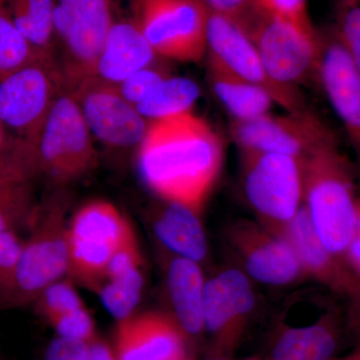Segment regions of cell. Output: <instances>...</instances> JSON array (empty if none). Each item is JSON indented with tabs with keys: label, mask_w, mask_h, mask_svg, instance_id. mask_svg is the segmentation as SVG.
Here are the masks:
<instances>
[{
	"label": "cell",
	"mask_w": 360,
	"mask_h": 360,
	"mask_svg": "<svg viewBox=\"0 0 360 360\" xmlns=\"http://www.w3.org/2000/svg\"><path fill=\"white\" fill-rule=\"evenodd\" d=\"M143 285V272L142 267H139L122 276L104 281L96 290L103 307L118 321L134 314Z\"/></svg>",
	"instance_id": "27"
},
{
	"label": "cell",
	"mask_w": 360,
	"mask_h": 360,
	"mask_svg": "<svg viewBox=\"0 0 360 360\" xmlns=\"http://www.w3.org/2000/svg\"><path fill=\"white\" fill-rule=\"evenodd\" d=\"M39 206L32 180L0 174V231L16 233L27 225L32 227Z\"/></svg>",
	"instance_id": "26"
},
{
	"label": "cell",
	"mask_w": 360,
	"mask_h": 360,
	"mask_svg": "<svg viewBox=\"0 0 360 360\" xmlns=\"http://www.w3.org/2000/svg\"><path fill=\"white\" fill-rule=\"evenodd\" d=\"M113 23L110 0H56L54 32L63 49L60 70L66 89L94 75Z\"/></svg>",
	"instance_id": "9"
},
{
	"label": "cell",
	"mask_w": 360,
	"mask_h": 360,
	"mask_svg": "<svg viewBox=\"0 0 360 360\" xmlns=\"http://www.w3.org/2000/svg\"><path fill=\"white\" fill-rule=\"evenodd\" d=\"M208 11L236 21L245 28L257 13L252 0H202Z\"/></svg>",
	"instance_id": "36"
},
{
	"label": "cell",
	"mask_w": 360,
	"mask_h": 360,
	"mask_svg": "<svg viewBox=\"0 0 360 360\" xmlns=\"http://www.w3.org/2000/svg\"><path fill=\"white\" fill-rule=\"evenodd\" d=\"M208 18L202 0H135L132 21L158 58L194 63L206 56Z\"/></svg>",
	"instance_id": "7"
},
{
	"label": "cell",
	"mask_w": 360,
	"mask_h": 360,
	"mask_svg": "<svg viewBox=\"0 0 360 360\" xmlns=\"http://www.w3.org/2000/svg\"><path fill=\"white\" fill-rule=\"evenodd\" d=\"M207 79L231 120H255L270 113L276 104L269 92L238 77L210 56H207Z\"/></svg>",
	"instance_id": "22"
},
{
	"label": "cell",
	"mask_w": 360,
	"mask_h": 360,
	"mask_svg": "<svg viewBox=\"0 0 360 360\" xmlns=\"http://www.w3.org/2000/svg\"><path fill=\"white\" fill-rule=\"evenodd\" d=\"M290 241L300 258L307 278H311L338 296H342L350 305L360 300V279L340 259L322 245L315 233L304 206L295 219L274 231Z\"/></svg>",
	"instance_id": "18"
},
{
	"label": "cell",
	"mask_w": 360,
	"mask_h": 360,
	"mask_svg": "<svg viewBox=\"0 0 360 360\" xmlns=\"http://www.w3.org/2000/svg\"><path fill=\"white\" fill-rule=\"evenodd\" d=\"M333 32L360 71V0H338Z\"/></svg>",
	"instance_id": "29"
},
{
	"label": "cell",
	"mask_w": 360,
	"mask_h": 360,
	"mask_svg": "<svg viewBox=\"0 0 360 360\" xmlns=\"http://www.w3.org/2000/svg\"><path fill=\"white\" fill-rule=\"evenodd\" d=\"M345 260L350 270L360 279V195L357 203L354 236L347 246Z\"/></svg>",
	"instance_id": "38"
},
{
	"label": "cell",
	"mask_w": 360,
	"mask_h": 360,
	"mask_svg": "<svg viewBox=\"0 0 360 360\" xmlns=\"http://www.w3.org/2000/svg\"><path fill=\"white\" fill-rule=\"evenodd\" d=\"M132 231L131 225L112 203L94 200L82 206L68 221V272L96 290L113 253Z\"/></svg>",
	"instance_id": "8"
},
{
	"label": "cell",
	"mask_w": 360,
	"mask_h": 360,
	"mask_svg": "<svg viewBox=\"0 0 360 360\" xmlns=\"http://www.w3.org/2000/svg\"><path fill=\"white\" fill-rule=\"evenodd\" d=\"M349 323L355 333L360 335V300L349 307Z\"/></svg>",
	"instance_id": "41"
},
{
	"label": "cell",
	"mask_w": 360,
	"mask_h": 360,
	"mask_svg": "<svg viewBox=\"0 0 360 360\" xmlns=\"http://www.w3.org/2000/svg\"><path fill=\"white\" fill-rule=\"evenodd\" d=\"M224 153L219 132L193 110L149 122L137 165L160 200L201 213L221 174Z\"/></svg>",
	"instance_id": "1"
},
{
	"label": "cell",
	"mask_w": 360,
	"mask_h": 360,
	"mask_svg": "<svg viewBox=\"0 0 360 360\" xmlns=\"http://www.w3.org/2000/svg\"><path fill=\"white\" fill-rule=\"evenodd\" d=\"M206 281L200 264L176 257L167 269V288L174 319L191 338L205 335L203 300Z\"/></svg>",
	"instance_id": "21"
},
{
	"label": "cell",
	"mask_w": 360,
	"mask_h": 360,
	"mask_svg": "<svg viewBox=\"0 0 360 360\" xmlns=\"http://www.w3.org/2000/svg\"><path fill=\"white\" fill-rule=\"evenodd\" d=\"M319 39L317 82L360 162V71L333 32H319Z\"/></svg>",
	"instance_id": "17"
},
{
	"label": "cell",
	"mask_w": 360,
	"mask_h": 360,
	"mask_svg": "<svg viewBox=\"0 0 360 360\" xmlns=\"http://www.w3.org/2000/svg\"><path fill=\"white\" fill-rule=\"evenodd\" d=\"M139 267H142L141 253L134 232L132 231L113 253L106 265L103 283L108 279L122 276Z\"/></svg>",
	"instance_id": "35"
},
{
	"label": "cell",
	"mask_w": 360,
	"mask_h": 360,
	"mask_svg": "<svg viewBox=\"0 0 360 360\" xmlns=\"http://www.w3.org/2000/svg\"><path fill=\"white\" fill-rule=\"evenodd\" d=\"M59 338L91 342L97 338L96 323L86 307L60 315L47 321Z\"/></svg>",
	"instance_id": "33"
},
{
	"label": "cell",
	"mask_w": 360,
	"mask_h": 360,
	"mask_svg": "<svg viewBox=\"0 0 360 360\" xmlns=\"http://www.w3.org/2000/svg\"><path fill=\"white\" fill-rule=\"evenodd\" d=\"M262 13L288 21L310 35H316L310 18L307 0H252Z\"/></svg>",
	"instance_id": "31"
},
{
	"label": "cell",
	"mask_w": 360,
	"mask_h": 360,
	"mask_svg": "<svg viewBox=\"0 0 360 360\" xmlns=\"http://www.w3.org/2000/svg\"><path fill=\"white\" fill-rule=\"evenodd\" d=\"M66 89L56 59L44 58L0 78V120L15 139L11 170L28 179L26 165L53 103Z\"/></svg>",
	"instance_id": "3"
},
{
	"label": "cell",
	"mask_w": 360,
	"mask_h": 360,
	"mask_svg": "<svg viewBox=\"0 0 360 360\" xmlns=\"http://www.w3.org/2000/svg\"><path fill=\"white\" fill-rule=\"evenodd\" d=\"M200 96L198 84L191 78L169 77L135 108L148 122L193 111Z\"/></svg>",
	"instance_id": "25"
},
{
	"label": "cell",
	"mask_w": 360,
	"mask_h": 360,
	"mask_svg": "<svg viewBox=\"0 0 360 360\" xmlns=\"http://www.w3.org/2000/svg\"><path fill=\"white\" fill-rule=\"evenodd\" d=\"M44 58L49 56L30 46L14 25L6 0H0V78Z\"/></svg>",
	"instance_id": "28"
},
{
	"label": "cell",
	"mask_w": 360,
	"mask_h": 360,
	"mask_svg": "<svg viewBox=\"0 0 360 360\" xmlns=\"http://www.w3.org/2000/svg\"><path fill=\"white\" fill-rule=\"evenodd\" d=\"M335 360H360V345L350 354L345 355V356L336 357Z\"/></svg>",
	"instance_id": "42"
},
{
	"label": "cell",
	"mask_w": 360,
	"mask_h": 360,
	"mask_svg": "<svg viewBox=\"0 0 360 360\" xmlns=\"http://www.w3.org/2000/svg\"><path fill=\"white\" fill-rule=\"evenodd\" d=\"M97 160L94 136L72 94L65 89L45 120L28 158L26 175L32 180L44 176L63 186L92 172Z\"/></svg>",
	"instance_id": "5"
},
{
	"label": "cell",
	"mask_w": 360,
	"mask_h": 360,
	"mask_svg": "<svg viewBox=\"0 0 360 360\" xmlns=\"http://www.w3.org/2000/svg\"><path fill=\"white\" fill-rule=\"evenodd\" d=\"M356 175L338 135L304 160L303 206L322 245L342 260L354 232Z\"/></svg>",
	"instance_id": "2"
},
{
	"label": "cell",
	"mask_w": 360,
	"mask_h": 360,
	"mask_svg": "<svg viewBox=\"0 0 360 360\" xmlns=\"http://www.w3.org/2000/svg\"><path fill=\"white\" fill-rule=\"evenodd\" d=\"M89 360H117L112 347L97 336L89 342Z\"/></svg>",
	"instance_id": "40"
},
{
	"label": "cell",
	"mask_w": 360,
	"mask_h": 360,
	"mask_svg": "<svg viewBox=\"0 0 360 360\" xmlns=\"http://www.w3.org/2000/svg\"><path fill=\"white\" fill-rule=\"evenodd\" d=\"M245 32L257 47L269 77L283 86L300 89L317 82L321 39L288 21L260 11Z\"/></svg>",
	"instance_id": "10"
},
{
	"label": "cell",
	"mask_w": 360,
	"mask_h": 360,
	"mask_svg": "<svg viewBox=\"0 0 360 360\" xmlns=\"http://www.w3.org/2000/svg\"><path fill=\"white\" fill-rule=\"evenodd\" d=\"M210 360H229V359H224V357H212ZM250 360H258V359H250Z\"/></svg>",
	"instance_id": "43"
},
{
	"label": "cell",
	"mask_w": 360,
	"mask_h": 360,
	"mask_svg": "<svg viewBox=\"0 0 360 360\" xmlns=\"http://www.w3.org/2000/svg\"><path fill=\"white\" fill-rule=\"evenodd\" d=\"M22 243L14 232L0 231V300L11 290Z\"/></svg>",
	"instance_id": "34"
},
{
	"label": "cell",
	"mask_w": 360,
	"mask_h": 360,
	"mask_svg": "<svg viewBox=\"0 0 360 360\" xmlns=\"http://www.w3.org/2000/svg\"><path fill=\"white\" fill-rule=\"evenodd\" d=\"M229 131L240 153H281L305 160L335 137V129L314 111H286L255 120H231Z\"/></svg>",
	"instance_id": "11"
},
{
	"label": "cell",
	"mask_w": 360,
	"mask_h": 360,
	"mask_svg": "<svg viewBox=\"0 0 360 360\" xmlns=\"http://www.w3.org/2000/svg\"><path fill=\"white\" fill-rule=\"evenodd\" d=\"M158 58L134 21H115L92 77L117 85L136 71L155 65Z\"/></svg>",
	"instance_id": "20"
},
{
	"label": "cell",
	"mask_w": 360,
	"mask_h": 360,
	"mask_svg": "<svg viewBox=\"0 0 360 360\" xmlns=\"http://www.w3.org/2000/svg\"><path fill=\"white\" fill-rule=\"evenodd\" d=\"M255 300L250 276L238 267L220 270L206 281L203 319L212 357L227 359L239 347L255 312Z\"/></svg>",
	"instance_id": "12"
},
{
	"label": "cell",
	"mask_w": 360,
	"mask_h": 360,
	"mask_svg": "<svg viewBox=\"0 0 360 360\" xmlns=\"http://www.w3.org/2000/svg\"><path fill=\"white\" fill-rule=\"evenodd\" d=\"M241 270L250 279L271 286H286L307 278L295 248L281 234L259 221L234 220L225 232Z\"/></svg>",
	"instance_id": "13"
},
{
	"label": "cell",
	"mask_w": 360,
	"mask_h": 360,
	"mask_svg": "<svg viewBox=\"0 0 360 360\" xmlns=\"http://www.w3.org/2000/svg\"><path fill=\"white\" fill-rule=\"evenodd\" d=\"M68 200L54 194L39 206L30 238L22 248L11 290L0 300L6 307L37 302L49 286L63 279L70 269Z\"/></svg>",
	"instance_id": "4"
},
{
	"label": "cell",
	"mask_w": 360,
	"mask_h": 360,
	"mask_svg": "<svg viewBox=\"0 0 360 360\" xmlns=\"http://www.w3.org/2000/svg\"><path fill=\"white\" fill-rule=\"evenodd\" d=\"M240 155L248 205L260 224L279 231L303 205L304 160L281 153Z\"/></svg>",
	"instance_id": "6"
},
{
	"label": "cell",
	"mask_w": 360,
	"mask_h": 360,
	"mask_svg": "<svg viewBox=\"0 0 360 360\" xmlns=\"http://www.w3.org/2000/svg\"><path fill=\"white\" fill-rule=\"evenodd\" d=\"M169 75L167 68L155 63L136 71L116 86L129 103L136 106Z\"/></svg>",
	"instance_id": "32"
},
{
	"label": "cell",
	"mask_w": 360,
	"mask_h": 360,
	"mask_svg": "<svg viewBox=\"0 0 360 360\" xmlns=\"http://www.w3.org/2000/svg\"><path fill=\"white\" fill-rule=\"evenodd\" d=\"M35 302L46 321L85 307L72 284L63 279L49 286Z\"/></svg>",
	"instance_id": "30"
},
{
	"label": "cell",
	"mask_w": 360,
	"mask_h": 360,
	"mask_svg": "<svg viewBox=\"0 0 360 360\" xmlns=\"http://www.w3.org/2000/svg\"><path fill=\"white\" fill-rule=\"evenodd\" d=\"M16 141L0 120V174H6L15 153Z\"/></svg>",
	"instance_id": "39"
},
{
	"label": "cell",
	"mask_w": 360,
	"mask_h": 360,
	"mask_svg": "<svg viewBox=\"0 0 360 360\" xmlns=\"http://www.w3.org/2000/svg\"><path fill=\"white\" fill-rule=\"evenodd\" d=\"M206 56L217 59L232 73L269 92L285 111L307 110L300 89L283 86L269 77L257 47L243 27L231 18L210 11L206 32Z\"/></svg>",
	"instance_id": "15"
},
{
	"label": "cell",
	"mask_w": 360,
	"mask_h": 360,
	"mask_svg": "<svg viewBox=\"0 0 360 360\" xmlns=\"http://www.w3.org/2000/svg\"><path fill=\"white\" fill-rule=\"evenodd\" d=\"M16 28L41 56L56 58V0H6Z\"/></svg>",
	"instance_id": "24"
},
{
	"label": "cell",
	"mask_w": 360,
	"mask_h": 360,
	"mask_svg": "<svg viewBox=\"0 0 360 360\" xmlns=\"http://www.w3.org/2000/svg\"><path fill=\"white\" fill-rule=\"evenodd\" d=\"M340 328L331 311L314 321L281 322L272 338L267 360H335Z\"/></svg>",
	"instance_id": "19"
},
{
	"label": "cell",
	"mask_w": 360,
	"mask_h": 360,
	"mask_svg": "<svg viewBox=\"0 0 360 360\" xmlns=\"http://www.w3.org/2000/svg\"><path fill=\"white\" fill-rule=\"evenodd\" d=\"M44 360H89V343L58 336L47 347Z\"/></svg>",
	"instance_id": "37"
},
{
	"label": "cell",
	"mask_w": 360,
	"mask_h": 360,
	"mask_svg": "<svg viewBox=\"0 0 360 360\" xmlns=\"http://www.w3.org/2000/svg\"><path fill=\"white\" fill-rule=\"evenodd\" d=\"M153 227L160 243L176 257L198 264L205 259L207 238L200 212L179 203L165 202Z\"/></svg>",
	"instance_id": "23"
},
{
	"label": "cell",
	"mask_w": 360,
	"mask_h": 360,
	"mask_svg": "<svg viewBox=\"0 0 360 360\" xmlns=\"http://www.w3.org/2000/svg\"><path fill=\"white\" fill-rule=\"evenodd\" d=\"M70 91L94 139L110 148H139L149 122L122 96L115 84L87 77Z\"/></svg>",
	"instance_id": "14"
},
{
	"label": "cell",
	"mask_w": 360,
	"mask_h": 360,
	"mask_svg": "<svg viewBox=\"0 0 360 360\" xmlns=\"http://www.w3.org/2000/svg\"><path fill=\"white\" fill-rule=\"evenodd\" d=\"M117 360H191V340L172 315L132 314L117 321L113 338Z\"/></svg>",
	"instance_id": "16"
}]
</instances>
